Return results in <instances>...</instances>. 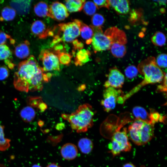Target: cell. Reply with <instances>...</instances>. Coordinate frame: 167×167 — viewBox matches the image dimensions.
Instances as JSON below:
<instances>
[{"instance_id":"obj_23","label":"cell","mask_w":167,"mask_h":167,"mask_svg":"<svg viewBox=\"0 0 167 167\" xmlns=\"http://www.w3.org/2000/svg\"><path fill=\"white\" fill-rule=\"evenodd\" d=\"M78 146L82 153L88 154L92 151L93 145L91 139L87 138H84L81 139L79 141Z\"/></svg>"},{"instance_id":"obj_8","label":"cell","mask_w":167,"mask_h":167,"mask_svg":"<svg viewBox=\"0 0 167 167\" xmlns=\"http://www.w3.org/2000/svg\"><path fill=\"white\" fill-rule=\"evenodd\" d=\"M91 26L94 30L91 44L95 52L110 49L112 42L109 37L103 33L101 27Z\"/></svg>"},{"instance_id":"obj_37","label":"cell","mask_w":167,"mask_h":167,"mask_svg":"<svg viewBox=\"0 0 167 167\" xmlns=\"http://www.w3.org/2000/svg\"><path fill=\"white\" fill-rule=\"evenodd\" d=\"M162 83L157 87V91L159 92H167V74L165 73L162 80Z\"/></svg>"},{"instance_id":"obj_45","label":"cell","mask_w":167,"mask_h":167,"mask_svg":"<svg viewBox=\"0 0 167 167\" xmlns=\"http://www.w3.org/2000/svg\"><path fill=\"white\" fill-rule=\"evenodd\" d=\"M32 167H42L38 164H35L33 165L32 166Z\"/></svg>"},{"instance_id":"obj_3","label":"cell","mask_w":167,"mask_h":167,"mask_svg":"<svg viewBox=\"0 0 167 167\" xmlns=\"http://www.w3.org/2000/svg\"><path fill=\"white\" fill-rule=\"evenodd\" d=\"M95 113L92 106L88 104L79 106L71 114H62V117L70 123L72 129L77 133L84 132L93 125V118Z\"/></svg>"},{"instance_id":"obj_7","label":"cell","mask_w":167,"mask_h":167,"mask_svg":"<svg viewBox=\"0 0 167 167\" xmlns=\"http://www.w3.org/2000/svg\"><path fill=\"white\" fill-rule=\"evenodd\" d=\"M61 52L53 48L43 49L41 51L39 58L42 62V68L45 72L60 70L58 55Z\"/></svg>"},{"instance_id":"obj_16","label":"cell","mask_w":167,"mask_h":167,"mask_svg":"<svg viewBox=\"0 0 167 167\" xmlns=\"http://www.w3.org/2000/svg\"><path fill=\"white\" fill-rule=\"evenodd\" d=\"M108 2L109 6L120 14H126L129 12L130 6L128 0H109Z\"/></svg>"},{"instance_id":"obj_15","label":"cell","mask_w":167,"mask_h":167,"mask_svg":"<svg viewBox=\"0 0 167 167\" xmlns=\"http://www.w3.org/2000/svg\"><path fill=\"white\" fill-rule=\"evenodd\" d=\"M62 157L67 160H72L77 156L78 150L77 147L74 144L68 143L63 145L60 150Z\"/></svg>"},{"instance_id":"obj_14","label":"cell","mask_w":167,"mask_h":167,"mask_svg":"<svg viewBox=\"0 0 167 167\" xmlns=\"http://www.w3.org/2000/svg\"><path fill=\"white\" fill-rule=\"evenodd\" d=\"M31 0H13L10 2L11 7L20 15L27 14L30 10Z\"/></svg>"},{"instance_id":"obj_32","label":"cell","mask_w":167,"mask_h":167,"mask_svg":"<svg viewBox=\"0 0 167 167\" xmlns=\"http://www.w3.org/2000/svg\"><path fill=\"white\" fill-rule=\"evenodd\" d=\"M150 115L152 124H154L158 122L165 123V117L161 115L158 112L153 109H150Z\"/></svg>"},{"instance_id":"obj_13","label":"cell","mask_w":167,"mask_h":167,"mask_svg":"<svg viewBox=\"0 0 167 167\" xmlns=\"http://www.w3.org/2000/svg\"><path fill=\"white\" fill-rule=\"evenodd\" d=\"M104 33L109 37L112 44L118 43L125 45L126 43L127 40L125 32L117 27L109 28Z\"/></svg>"},{"instance_id":"obj_40","label":"cell","mask_w":167,"mask_h":167,"mask_svg":"<svg viewBox=\"0 0 167 167\" xmlns=\"http://www.w3.org/2000/svg\"><path fill=\"white\" fill-rule=\"evenodd\" d=\"M75 50L81 49L84 47V44L81 42L79 41L77 39H75L72 42Z\"/></svg>"},{"instance_id":"obj_19","label":"cell","mask_w":167,"mask_h":167,"mask_svg":"<svg viewBox=\"0 0 167 167\" xmlns=\"http://www.w3.org/2000/svg\"><path fill=\"white\" fill-rule=\"evenodd\" d=\"M80 31L81 36L83 39L86 40V43L88 45L91 44L94 34V30L92 26H88L81 21Z\"/></svg>"},{"instance_id":"obj_20","label":"cell","mask_w":167,"mask_h":167,"mask_svg":"<svg viewBox=\"0 0 167 167\" xmlns=\"http://www.w3.org/2000/svg\"><path fill=\"white\" fill-rule=\"evenodd\" d=\"M135 119L140 120L144 122L151 124L150 113L145 109L141 106H135L132 110Z\"/></svg>"},{"instance_id":"obj_12","label":"cell","mask_w":167,"mask_h":167,"mask_svg":"<svg viewBox=\"0 0 167 167\" xmlns=\"http://www.w3.org/2000/svg\"><path fill=\"white\" fill-rule=\"evenodd\" d=\"M32 33L40 39H45L49 36H54L53 29L47 27L42 21L36 20L34 22L31 27Z\"/></svg>"},{"instance_id":"obj_35","label":"cell","mask_w":167,"mask_h":167,"mask_svg":"<svg viewBox=\"0 0 167 167\" xmlns=\"http://www.w3.org/2000/svg\"><path fill=\"white\" fill-rule=\"evenodd\" d=\"M138 72V68L133 65L128 66L125 70L126 76L129 79H132L136 76Z\"/></svg>"},{"instance_id":"obj_10","label":"cell","mask_w":167,"mask_h":167,"mask_svg":"<svg viewBox=\"0 0 167 167\" xmlns=\"http://www.w3.org/2000/svg\"><path fill=\"white\" fill-rule=\"evenodd\" d=\"M125 80L124 75L116 67L110 68L108 75L107 80L104 86L106 88L111 87L117 89L121 88Z\"/></svg>"},{"instance_id":"obj_6","label":"cell","mask_w":167,"mask_h":167,"mask_svg":"<svg viewBox=\"0 0 167 167\" xmlns=\"http://www.w3.org/2000/svg\"><path fill=\"white\" fill-rule=\"evenodd\" d=\"M127 120L124 121L113 134L111 142L108 144V148L110 152L113 156L119 155L121 152L130 151L131 145L127 135V131L126 127L121 130L122 125L127 121Z\"/></svg>"},{"instance_id":"obj_38","label":"cell","mask_w":167,"mask_h":167,"mask_svg":"<svg viewBox=\"0 0 167 167\" xmlns=\"http://www.w3.org/2000/svg\"><path fill=\"white\" fill-rule=\"evenodd\" d=\"M9 71L6 66H4L0 67V80H2L6 79L8 76Z\"/></svg>"},{"instance_id":"obj_47","label":"cell","mask_w":167,"mask_h":167,"mask_svg":"<svg viewBox=\"0 0 167 167\" xmlns=\"http://www.w3.org/2000/svg\"><path fill=\"white\" fill-rule=\"evenodd\" d=\"M142 167H144V166H142Z\"/></svg>"},{"instance_id":"obj_33","label":"cell","mask_w":167,"mask_h":167,"mask_svg":"<svg viewBox=\"0 0 167 167\" xmlns=\"http://www.w3.org/2000/svg\"><path fill=\"white\" fill-rule=\"evenodd\" d=\"M105 21V19L102 15L97 13L95 14L91 19L92 26L95 27H101Z\"/></svg>"},{"instance_id":"obj_4","label":"cell","mask_w":167,"mask_h":167,"mask_svg":"<svg viewBox=\"0 0 167 167\" xmlns=\"http://www.w3.org/2000/svg\"><path fill=\"white\" fill-rule=\"evenodd\" d=\"M154 125L135 120L128 128L130 139L138 145H144L154 136Z\"/></svg>"},{"instance_id":"obj_46","label":"cell","mask_w":167,"mask_h":167,"mask_svg":"<svg viewBox=\"0 0 167 167\" xmlns=\"http://www.w3.org/2000/svg\"><path fill=\"white\" fill-rule=\"evenodd\" d=\"M0 167H6L3 164H0Z\"/></svg>"},{"instance_id":"obj_24","label":"cell","mask_w":167,"mask_h":167,"mask_svg":"<svg viewBox=\"0 0 167 167\" xmlns=\"http://www.w3.org/2000/svg\"><path fill=\"white\" fill-rule=\"evenodd\" d=\"M110 49L112 55L116 58H122L126 53L125 45L118 43L112 44Z\"/></svg>"},{"instance_id":"obj_22","label":"cell","mask_w":167,"mask_h":167,"mask_svg":"<svg viewBox=\"0 0 167 167\" xmlns=\"http://www.w3.org/2000/svg\"><path fill=\"white\" fill-rule=\"evenodd\" d=\"M85 0H66L65 5L66 8L70 12H74L81 11L83 8V6Z\"/></svg>"},{"instance_id":"obj_44","label":"cell","mask_w":167,"mask_h":167,"mask_svg":"<svg viewBox=\"0 0 167 167\" xmlns=\"http://www.w3.org/2000/svg\"><path fill=\"white\" fill-rule=\"evenodd\" d=\"M155 1H156L159 3L160 4L165 5L167 2L166 0H157Z\"/></svg>"},{"instance_id":"obj_18","label":"cell","mask_w":167,"mask_h":167,"mask_svg":"<svg viewBox=\"0 0 167 167\" xmlns=\"http://www.w3.org/2000/svg\"><path fill=\"white\" fill-rule=\"evenodd\" d=\"M12 53L9 46L6 45H0V61L4 60L10 69L14 67L12 62Z\"/></svg>"},{"instance_id":"obj_42","label":"cell","mask_w":167,"mask_h":167,"mask_svg":"<svg viewBox=\"0 0 167 167\" xmlns=\"http://www.w3.org/2000/svg\"><path fill=\"white\" fill-rule=\"evenodd\" d=\"M46 167H60L58 165L55 163L49 164Z\"/></svg>"},{"instance_id":"obj_27","label":"cell","mask_w":167,"mask_h":167,"mask_svg":"<svg viewBox=\"0 0 167 167\" xmlns=\"http://www.w3.org/2000/svg\"><path fill=\"white\" fill-rule=\"evenodd\" d=\"M16 15L15 10L12 7L6 6L2 10L0 16V21H10L13 20Z\"/></svg>"},{"instance_id":"obj_30","label":"cell","mask_w":167,"mask_h":167,"mask_svg":"<svg viewBox=\"0 0 167 167\" xmlns=\"http://www.w3.org/2000/svg\"><path fill=\"white\" fill-rule=\"evenodd\" d=\"M83 8L84 13L88 15H92L95 14L97 9L94 3L90 1H85L84 4Z\"/></svg>"},{"instance_id":"obj_17","label":"cell","mask_w":167,"mask_h":167,"mask_svg":"<svg viewBox=\"0 0 167 167\" xmlns=\"http://www.w3.org/2000/svg\"><path fill=\"white\" fill-rule=\"evenodd\" d=\"M30 43L28 40H25L19 44L15 47L14 54L17 58L21 59L28 58L29 56Z\"/></svg>"},{"instance_id":"obj_29","label":"cell","mask_w":167,"mask_h":167,"mask_svg":"<svg viewBox=\"0 0 167 167\" xmlns=\"http://www.w3.org/2000/svg\"><path fill=\"white\" fill-rule=\"evenodd\" d=\"M4 129V126L0 125V151H5L10 146L11 140L5 138Z\"/></svg>"},{"instance_id":"obj_21","label":"cell","mask_w":167,"mask_h":167,"mask_svg":"<svg viewBox=\"0 0 167 167\" xmlns=\"http://www.w3.org/2000/svg\"><path fill=\"white\" fill-rule=\"evenodd\" d=\"M91 54L88 50L82 49L78 50L74 58V63L76 66H81L88 62Z\"/></svg>"},{"instance_id":"obj_36","label":"cell","mask_w":167,"mask_h":167,"mask_svg":"<svg viewBox=\"0 0 167 167\" xmlns=\"http://www.w3.org/2000/svg\"><path fill=\"white\" fill-rule=\"evenodd\" d=\"M156 63L159 68H166L167 67V55L165 54L159 55L156 60Z\"/></svg>"},{"instance_id":"obj_26","label":"cell","mask_w":167,"mask_h":167,"mask_svg":"<svg viewBox=\"0 0 167 167\" xmlns=\"http://www.w3.org/2000/svg\"><path fill=\"white\" fill-rule=\"evenodd\" d=\"M49 9L48 4L45 2L41 1L35 5L34 11L37 16L43 17L48 16Z\"/></svg>"},{"instance_id":"obj_25","label":"cell","mask_w":167,"mask_h":167,"mask_svg":"<svg viewBox=\"0 0 167 167\" xmlns=\"http://www.w3.org/2000/svg\"><path fill=\"white\" fill-rule=\"evenodd\" d=\"M36 113L34 109L31 106L24 107L20 112V115L24 121L30 122L35 118Z\"/></svg>"},{"instance_id":"obj_2","label":"cell","mask_w":167,"mask_h":167,"mask_svg":"<svg viewBox=\"0 0 167 167\" xmlns=\"http://www.w3.org/2000/svg\"><path fill=\"white\" fill-rule=\"evenodd\" d=\"M137 68L138 71L143 75V80L125 95L121 96L118 100L119 104H124L127 99L146 85L161 82L165 74L157 66L156 59L153 57H149L141 62Z\"/></svg>"},{"instance_id":"obj_39","label":"cell","mask_w":167,"mask_h":167,"mask_svg":"<svg viewBox=\"0 0 167 167\" xmlns=\"http://www.w3.org/2000/svg\"><path fill=\"white\" fill-rule=\"evenodd\" d=\"M93 2L94 3L97 9L104 7L109 9V3L108 0H94Z\"/></svg>"},{"instance_id":"obj_28","label":"cell","mask_w":167,"mask_h":167,"mask_svg":"<svg viewBox=\"0 0 167 167\" xmlns=\"http://www.w3.org/2000/svg\"><path fill=\"white\" fill-rule=\"evenodd\" d=\"M151 41L156 46H162L165 43L166 38L165 34L161 32H156L151 38Z\"/></svg>"},{"instance_id":"obj_41","label":"cell","mask_w":167,"mask_h":167,"mask_svg":"<svg viewBox=\"0 0 167 167\" xmlns=\"http://www.w3.org/2000/svg\"><path fill=\"white\" fill-rule=\"evenodd\" d=\"M38 108L41 111H44L47 108V105L45 103L41 102L39 105Z\"/></svg>"},{"instance_id":"obj_9","label":"cell","mask_w":167,"mask_h":167,"mask_svg":"<svg viewBox=\"0 0 167 167\" xmlns=\"http://www.w3.org/2000/svg\"><path fill=\"white\" fill-rule=\"evenodd\" d=\"M123 95L122 91L120 89L111 87L106 88L103 93V99L101 102L105 111L109 112L113 109L118 97Z\"/></svg>"},{"instance_id":"obj_5","label":"cell","mask_w":167,"mask_h":167,"mask_svg":"<svg viewBox=\"0 0 167 167\" xmlns=\"http://www.w3.org/2000/svg\"><path fill=\"white\" fill-rule=\"evenodd\" d=\"M81 20L75 19L73 21L61 23L56 26L58 30L51 44L52 47L61 42H72L80 34V24Z\"/></svg>"},{"instance_id":"obj_43","label":"cell","mask_w":167,"mask_h":167,"mask_svg":"<svg viewBox=\"0 0 167 167\" xmlns=\"http://www.w3.org/2000/svg\"><path fill=\"white\" fill-rule=\"evenodd\" d=\"M122 167H136L133 164L131 163H127L125 164Z\"/></svg>"},{"instance_id":"obj_1","label":"cell","mask_w":167,"mask_h":167,"mask_svg":"<svg viewBox=\"0 0 167 167\" xmlns=\"http://www.w3.org/2000/svg\"><path fill=\"white\" fill-rule=\"evenodd\" d=\"M52 76L50 72L45 73L35 57L31 55L19 63L14 74V85L21 91H41L43 83L50 81Z\"/></svg>"},{"instance_id":"obj_34","label":"cell","mask_w":167,"mask_h":167,"mask_svg":"<svg viewBox=\"0 0 167 167\" xmlns=\"http://www.w3.org/2000/svg\"><path fill=\"white\" fill-rule=\"evenodd\" d=\"M72 57L70 54L62 52L58 55L59 63L63 65L68 66L71 62Z\"/></svg>"},{"instance_id":"obj_11","label":"cell","mask_w":167,"mask_h":167,"mask_svg":"<svg viewBox=\"0 0 167 167\" xmlns=\"http://www.w3.org/2000/svg\"><path fill=\"white\" fill-rule=\"evenodd\" d=\"M69 15L65 6L62 3L56 1L49 6L48 16L57 21H63Z\"/></svg>"},{"instance_id":"obj_31","label":"cell","mask_w":167,"mask_h":167,"mask_svg":"<svg viewBox=\"0 0 167 167\" xmlns=\"http://www.w3.org/2000/svg\"><path fill=\"white\" fill-rule=\"evenodd\" d=\"M15 42L10 35L0 30V45H14Z\"/></svg>"}]
</instances>
